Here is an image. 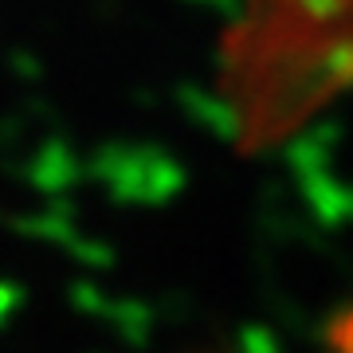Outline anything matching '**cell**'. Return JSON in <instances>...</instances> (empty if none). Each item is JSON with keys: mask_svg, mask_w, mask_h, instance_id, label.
<instances>
[{"mask_svg": "<svg viewBox=\"0 0 353 353\" xmlns=\"http://www.w3.org/2000/svg\"><path fill=\"white\" fill-rule=\"evenodd\" d=\"M353 87V0H252L220 48L240 150H267Z\"/></svg>", "mask_w": 353, "mask_h": 353, "instance_id": "obj_1", "label": "cell"}, {"mask_svg": "<svg viewBox=\"0 0 353 353\" xmlns=\"http://www.w3.org/2000/svg\"><path fill=\"white\" fill-rule=\"evenodd\" d=\"M322 341H326L330 353H353V303L334 310L322 330Z\"/></svg>", "mask_w": 353, "mask_h": 353, "instance_id": "obj_2", "label": "cell"}]
</instances>
